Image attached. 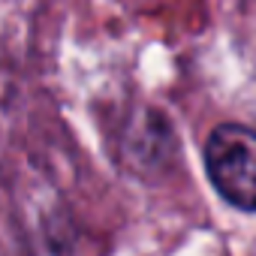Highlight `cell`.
I'll list each match as a JSON object with an SVG mask.
<instances>
[{"mask_svg":"<svg viewBox=\"0 0 256 256\" xmlns=\"http://www.w3.org/2000/svg\"><path fill=\"white\" fill-rule=\"evenodd\" d=\"M205 172L214 190L241 211H256V130L220 124L205 142Z\"/></svg>","mask_w":256,"mask_h":256,"instance_id":"1","label":"cell"}]
</instances>
